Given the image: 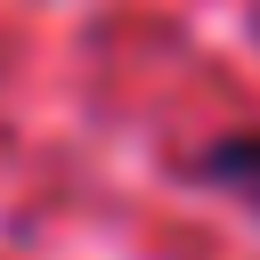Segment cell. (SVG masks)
<instances>
[{
    "mask_svg": "<svg viewBox=\"0 0 260 260\" xmlns=\"http://www.w3.org/2000/svg\"><path fill=\"white\" fill-rule=\"evenodd\" d=\"M195 179H211V187H236V195H252V203H260V130L211 138V146L195 154Z\"/></svg>",
    "mask_w": 260,
    "mask_h": 260,
    "instance_id": "cell-1",
    "label": "cell"
}]
</instances>
